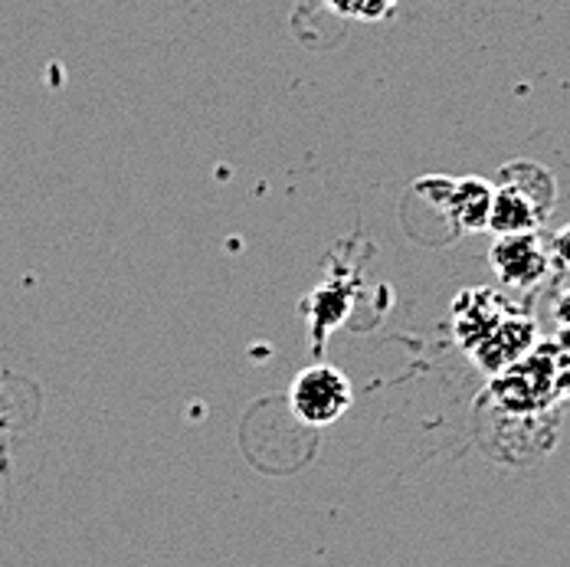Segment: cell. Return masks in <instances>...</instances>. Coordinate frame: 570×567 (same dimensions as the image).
Masks as SVG:
<instances>
[{
    "mask_svg": "<svg viewBox=\"0 0 570 567\" xmlns=\"http://www.w3.org/2000/svg\"><path fill=\"white\" fill-rule=\"evenodd\" d=\"M554 207V177L534 162H512L499 170L489 227L499 236L538 233Z\"/></svg>",
    "mask_w": 570,
    "mask_h": 567,
    "instance_id": "6da1fadb",
    "label": "cell"
},
{
    "mask_svg": "<svg viewBox=\"0 0 570 567\" xmlns=\"http://www.w3.org/2000/svg\"><path fill=\"white\" fill-rule=\"evenodd\" d=\"M347 407H351V381L338 368L312 364L292 384V410L298 420L312 427L335 423Z\"/></svg>",
    "mask_w": 570,
    "mask_h": 567,
    "instance_id": "7a4b0ae2",
    "label": "cell"
},
{
    "mask_svg": "<svg viewBox=\"0 0 570 567\" xmlns=\"http://www.w3.org/2000/svg\"><path fill=\"white\" fill-rule=\"evenodd\" d=\"M489 263L505 285L531 289L548 276L551 250L544 246V239L538 233H509V236L495 239Z\"/></svg>",
    "mask_w": 570,
    "mask_h": 567,
    "instance_id": "3957f363",
    "label": "cell"
},
{
    "mask_svg": "<svg viewBox=\"0 0 570 567\" xmlns=\"http://www.w3.org/2000/svg\"><path fill=\"white\" fill-rule=\"evenodd\" d=\"M495 187L482 177L453 180V221L459 229H485L492 217Z\"/></svg>",
    "mask_w": 570,
    "mask_h": 567,
    "instance_id": "277c9868",
    "label": "cell"
},
{
    "mask_svg": "<svg viewBox=\"0 0 570 567\" xmlns=\"http://www.w3.org/2000/svg\"><path fill=\"white\" fill-rule=\"evenodd\" d=\"M397 0H347V13H357V17H364V20H381L391 7H394Z\"/></svg>",
    "mask_w": 570,
    "mask_h": 567,
    "instance_id": "5b68a950",
    "label": "cell"
},
{
    "mask_svg": "<svg viewBox=\"0 0 570 567\" xmlns=\"http://www.w3.org/2000/svg\"><path fill=\"white\" fill-rule=\"evenodd\" d=\"M548 250H551V260H554L561 270H570V224L554 233V239H551Z\"/></svg>",
    "mask_w": 570,
    "mask_h": 567,
    "instance_id": "8992f818",
    "label": "cell"
},
{
    "mask_svg": "<svg viewBox=\"0 0 570 567\" xmlns=\"http://www.w3.org/2000/svg\"><path fill=\"white\" fill-rule=\"evenodd\" d=\"M554 315H558L561 325H568L570 329V289L568 292H561V299H558V305H554Z\"/></svg>",
    "mask_w": 570,
    "mask_h": 567,
    "instance_id": "52a82bcc",
    "label": "cell"
}]
</instances>
